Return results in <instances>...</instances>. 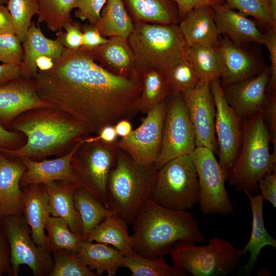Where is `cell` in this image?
<instances>
[{
  "instance_id": "8992f818",
  "label": "cell",
  "mask_w": 276,
  "mask_h": 276,
  "mask_svg": "<svg viewBox=\"0 0 276 276\" xmlns=\"http://www.w3.org/2000/svg\"><path fill=\"white\" fill-rule=\"evenodd\" d=\"M128 40L139 74L148 69L164 73L190 59L189 47L178 25L135 22Z\"/></svg>"
},
{
  "instance_id": "7bdbcfd3",
  "label": "cell",
  "mask_w": 276,
  "mask_h": 276,
  "mask_svg": "<svg viewBox=\"0 0 276 276\" xmlns=\"http://www.w3.org/2000/svg\"><path fill=\"white\" fill-rule=\"evenodd\" d=\"M106 0H76L74 5L75 16L81 20H87L94 25L99 20Z\"/></svg>"
},
{
  "instance_id": "484cf974",
  "label": "cell",
  "mask_w": 276,
  "mask_h": 276,
  "mask_svg": "<svg viewBox=\"0 0 276 276\" xmlns=\"http://www.w3.org/2000/svg\"><path fill=\"white\" fill-rule=\"evenodd\" d=\"M217 51L221 65L222 81L226 85L257 75L256 61L228 38L219 41Z\"/></svg>"
},
{
  "instance_id": "1f68e13d",
  "label": "cell",
  "mask_w": 276,
  "mask_h": 276,
  "mask_svg": "<svg viewBox=\"0 0 276 276\" xmlns=\"http://www.w3.org/2000/svg\"><path fill=\"white\" fill-rule=\"evenodd\" d=\"M139 74L141 90L138 101V110L146 114L156 105L165 101L172 91L163 72L148 69Z\"/></svg>"
},
{
  "instance_id": "f907efd6",
  "label": "cell",
  "mask_w": 276,
  "mask_h": 276,
  "mask_svg": "<svg viewBox=\"0 0 276 276\" xmlns=\"http://www.w3.org/2000/svg\"><path fill=\"white\" fill-rule=\"evenodd\" d=\"M176 4L180 20L192 9L204 5L213 6L224 4V0H173Z\"/></svg>"
},
{
  "instance_id": "4fadbf2b",
  "label": "cell",
  "mask_w": 276,
  "mask_h": 276,
  "mask_svg": "<svg viewBox=\"0 0 276 276\" xmlns=\"http://www.w3.org/2000/svg\"><path fill=\"white\" fill-rule=\"evenodd\" d=\"M216 113L215 130L219 151V163L227 178L240 149L242 121L227 103L219 79L210 82Z\"/></svg>"
},
{
  "instance_id": "44dd1931",
  "label": "cell",
  "mask_w": 276,
  "mask_h": 276,
  "mask_svg": "<svg viewBox=\"0 0 276 276\" xmlns=\"http://www.w3.org/2000/svg\"><path fill=\"white\" fill-rule=\"evenodd\" d=\"M88 51L96 62L112 74L130 77L138 73L128 38L111 37L105 43Z\"/></svg>"
},
{
  "instance_id": "7a4b0ae2",
  "label": "cell",
  "mask_w": 276,
  "mask_h": 276,
  "mask_svg": "<svg viewBox=\"0 0 276 276\" xmlns=\"http://www.w3.org/2000/svg\"><path fill=\"white\" fill-rule=\"evenodd\" d=\"M132 224L133 250L145 257L169 254L173 245L179 241L199 244L206 240L188 211L170 209L151 199L143 205Z\"/></svg>"
},
{
  "instance_id": "d4e9b609",
  "label": "cell",
  "mask_w": 276,
  "mask_h": 276,
  "mask_svg": "<svg viewBox=\"0 0 276 276\" xmlns=\"http://www.w3.org/2000/svg\"><path fill=\"white\" fill-rule=\"evenodd\" d=\"M41 185L48 196L50 215L62 219L74 233L83 237L81 219L74 200V193L79 185L60 180Z\"/></svg>"
},
{
  "instance_id": "e575fe53",
  "label": "cell",
  "mask_w": 276,
  "mask_h": 276,
  "mask_svg": "<svg viewBox=\"0 0 276 276\" xmlns=\"http://www.w3.org/2000/svg\"><path fill=\"white\" fill-rule=\"evenodd\" d=\"M39 6L38 22L44 23L52 32L61 31L72 22L71 13L76 0H37Z\"/></svg>"
},
{
  "instance_id": "4dcf8cb0",
  "label": "cell",
  "mask_w": 276,
  "mask_h": 276,
  "mask_svg": "<svg viewBox=\"0 0 276 276\" xmlns=\"http://www.w3.org/2000/svg\"><path fill=\"white\" fill-rule=\"evenodd\" d=\"M94 26L104 37L128 38L134 29V23L122 0H106L99 19Z\"/></svg>"
},
{
  "instance_id": "e0dca14e",
  "label": "cell",
  "mask_w": 276,
  "mask_h": 276,
  "mask_svg": "<svg viewBox=\"0 0 276 276\" xmlns=\"http://www.w3.org/2000/svg\"><path fill=\"white\" fill-rule=\"evenodd\" d=\"M53 107L39 96L32 79L20 76L0 85V123L5 128L27 111Z\"/></svg>"
},
{
  "instance_id": "277c9868",
  "label": "cell",
  "mask_w": 276,
  "mask_h": 276,
  "mask_svg": "<svg viewBox=\"0 0 276 276\" xmlns=\"http://www.w3.org/2000/svg\"><path fill=\"white\" fill-rule=\"evenodd\" d=\"M270 142L261 112L242 121L240 149L227 178L237 191L255 195L259 181L276 169V152L270 153Z\"/></svg>"
},
{
  "instance_id": "ac0fdd59",
  "label": "cell",
  "mask_w": 276,
  "mask_h": 276,
  "mask_svg": "<svg viewBox=\"0 0 276 276\" xmlns=\"http://www.w3.org/2000/svg\"><path fill=\"white\" fill-rule=\"evenodd\" d=\"M83 142V139L81 138L68 152L55 159L36 161L28 157L20 158L26 167V170L20 178L21 187L58 180L77 184L71 161Z\"/></svg>"
},
{
  "instance_id": "681fc988",
  "label": "cell",
  "mask_w": 276,
  "mask_h": 276,
  "mask_svg": "<svg viewBox=\"0 0 276 276\" xmlns=\"http://www.w3.org/2000/svg\"><path fill=\"white\" fill-rule=\"evenodd\" d=\"M6 273L11 275L10 251L0 218V276Z\"/></svg>"
},
{
  "instance_id": "f5cc1de1",
  "label": "cell",
  "mask_w": 276,
  "mask_h": 276,
  "mask_svg": "<svg viewBox=\"0 0 276 276\" xmlns=\"http://www.w3.org/2000/svg\"><path fill=\"white\" fill-rule=\"evenodd\" d=\"M20 76V64H0V85H4Z\"/></svg>"
},
{
  "instance_id": "30bf717a",
  "label": "cell",
  "mask_w": 276,
  "mask_h": 276,
  "mask_svg": "<svg viewBox=\"0 0 276 276\" xmlns=\"http://www.w3.org/2000/svg\"><path fill=\"white\" fill-rule=\"evenodd\" d=\"M2 225L10 248L11 275H18L20 266L26 265L34 276H49L54 265L52 252L35 243L22 214L2 218Z\"/></svg>"
},
{
  "instance_id": "3957f363",
  "label": "cell",
  "mask_w": 276,
  "mask_h": 276,
  "mask_svg": "<svg viewBox=\"0 0 276 276\" xmlns=\"http://www.w3.org/2000/svg\"><path fill=\"white\" fill-rule=\"evenodd\" d=\"M10 126L15 131L24 133L27 142L17 148L0 149V152L17 158H41L57 154L90 132L66 113L54 107L27 111L16 118Z\"/></svg>"
},
{
  "instance_id": "11a10c76",
  "label": "cell",
  "mask_w": 276,
  "mask_h": 276,
  "mask_svg": "<svg viewBox=\"0 0 276 276\" xmlns=\"http://www.w3.org/2000/svg\"><path fill=\"white\" fill-rule=\"evenodd\" d=\"M6 33L15 34V31L7 7L0 4V34Z\"/></svg>"
},
{
  "instance_id": "9f6ffc18",
  "label": "cell",
  "mask_w": 276,
  "mask_h": 276,
  "mask_svg": "<svg viewBox=\"0 0 276 276\" xmlns=\"http://www.w3.org/2000/svg\"><path fill=\"white\" fill-rule=\"evenodd\" d=\"M114 127L117 135L122 137H126L132 130L130 122L126 119L118 122Z\"/></svg>"
},
{
  "instance_id": "5b68a950",
  "label": "cell",
  "mask_w": 276,
  "mask_h": 276,
  "mask_svg": "<svg viewBox=\"0 0 276 276\" xmlns=\"http://www.w3.org/2000/svg\"><path fill=\"white\" fill-rule=\"evenodd\" d=\"M155 171L154 165L139 164L118 148L108 179V204L127 224L150 199Z\"/></svg>"
},
{
  "instance_id": "6da1fadb",
  "label": "cell",
  "mask_w": 276,
  "mask_h": 276,
  "mask_svg": "<svg viewBox=\"0 0 276 276\" xmlns=\"http://www.w3.org/2000/svg\"><path fill=\"white\" fill-rule=\"evenodd\" d=\"M40 98L68 115L90 132L130 120L138 112L141 90L139 73L112 74L82 48L65 49L53 66L37 70L32 78Z\"/></svg>"
},
{
  "instance_id": "60d3db41",
  "label": "cell",
  "mask_w": 276,
  "mask_h": 276,
  "mask_svg": "<svg viewBox=\"0 0 276 276\" xmlns=\"http://www.w3.org/2000/svg\"><path fill=\"white\" fill-rule=\"evenodd\" d=\"M225 5L231 9H237L244 15L255 17L269 28L276 27L274 20L263 0H224Z\"/></svg>"
},
{
  "instance_id": "8fae6325",
  "label": "cell",
  "mask_w": 276,
  "mask_h": 276,
  "mask_svg": "<svg viewBox=\"0 0 276 276\" xmlns=\"http://www.w3.org/2000/svg\"><path fill=\"white\" fill-rule=\"evenodd\" d=\"M190 155L198 180L200 211L208 215L232 214L234 206L225 186L227 176L214 152L205 147H196Z\"/></svg>"
},
{
  "instance_id": "4316f807",
  "label": "cell",
  "mask_w": 276,
  "mask_h": 276,
  "mask_svg": "<svg viewBox=\"0 0 276 276\" xmlns=\"http://www.w3.org/2000/svg\"><path fill=\"white\" fill-rule=\"evenodd\" d=\"M250 201L252 212L251 235L249 240L241 249L243 255L249 252L250 257L247 262L241 267L242 274H250L258 262V256L261 249L266 246L276 248V241L266 230L263 216L264 199L261 194L247 196Z\"/></svg>"
},
{
  "instance_id": "c3c4849f",
  "label": "cell",
  "mask_w": 276,
  "mask_h": 276,
  "mask_svg": "<svg viewBox=\"0 0 276 276\" xmlns=\"http://www.w3.org/2000/svg\"><path fill=\"white\" fill-rule=\"evenodd\" d=\"M83 35V41L81 48L86 50L94 49L108 40L102 36L94 25H85L81 29Z\"/></svg>"
},
{
  "instance_id": "bcb514c9",
  "label": "cell",
  "mask_w": 276,
  "mask_h": 276,
  "mask_svg": "<svg viewBox=\"0 0 276 276\" xmlns=\"http://www.w3.org/2000/svg\"><path fill=\"white\" fill-rule=\"evenodd\" d=\"M267 98L261 113L268 130L270 142L276 151V97L275 93H268Z\"/></svg>"
},
{
  "instance_id": "8d00e7d4",
  "label": "cell",
  "mask_w": 276,
  "mask_h": 276,
  "mask_svg": "<svg viewBox=\"0 0 276 276\" xmlns=\"http://www.w3.org/2000/svg\"><path fill=\"white\" fill-rule=\"evenodd\" d=\"M189 54L200 81L211 82L220 78L221 65L217 48L194 45L189 48Z\"/></svg>"
},
{
  "instance_id": "83f0119b",
  "label": "cell",
  "mask_w": 276,
  "mask_h": 276,
  "mask_svg": "<svg viewBox=\"0 0 276 276\" xmlns=\"http://www.w3.org/2000/svg\"><path fill=\"white\" fill-rule=\"evenodd\" d=\"M133 23L178 25L180 21L173 0H122Z\"/></svg>"
},
{
  "instance_id": "680465c9",
  "label": "cell",
  "mask_w": 276,
  "mask_h": 276,
  "mask_svg": "<svg viewBox=\"0 0 276 276\" xmlns=\"http://www.w3.org/2000/svg\"><path fill=\"white\" fill-rule=\"evenodd\" d=\"M274 20L276 21V0H263Z\"/></svg>"
},
{
  "instance_id": "5bb4252c",
  "label": "cell",
  "mask_w": 276,
  "mask_h": 276,
  "mask_svg": "<svg viewBox=\"0 0 276 276\" xmlns=\"http://www.w3.org/2000/svg\"><path fill=\"white\" fill-rule=\"evenodd\" d=\"M165 114L164 101L146 114L139 127L117 142L118 148L139 164L154 165L161 150Z\"/></svg>"
},
{
  "instance_id": "ee69618b",
  "label": "cell",
  "mask_w": 276,
  "mask_h": 276,
  "mask_svg": "<svg viewBox=\"0 0 276 276\" xmlns=\"http://www.w3.org/2000/svg\"><path fill=\"white\" fill-rule=\"evenodd\" d=\"M62 30L56 32L63 46L67 49L77 50L81 47L83 41V35L81 28L77 22L67 24Z\"/></svg>"
},
{
  "instance_id": "f1b7e54d",
  "label": "cell",
  "mask_w": 276,
  "mask_h": 276,
  "mask_svg": "<svg viewBox=\"0 0 276 276\" xmlns=\"http://www.w3.org/2000/svg\"><path fill=\"white\" fill-rule=\"evenodd\" d=\"M77 255L81 262L91 270H96L97 275L106 272L108 276L115 275L122 267L125 256L120 250L108 244L93 243L85 240L82 242Z\"/></svg>"
},
{
  "instance_id": "2e32d148",
  "label": "cell",
  "mask_w": 276,
  "mask_h": 276,
  "mask_svg": "<svg viewBox=\"0 0 276 276\" xmlns=\"http://www.w3.org/2000/svg\"><path fill=\"white\" fill-rule=\"evenodd\" d=\"M270 68L248 79L226 85L225 99L241 120L262 111L267 98Z\"/></svg>"
},
{
  "instance_id": "7dc6e473",
  "label": "cell",
  "mask_w": 276,
  "mask_h": 276,
  "mask_svg": "<svg viewBox=\"0 0 276 276\" xmlns=\"http://www.w3.org/2000/svg\"><path fill=\"white\" fill-rule=\"evenodd\" d=\"M258 188L264 200L276 208V169L262 178L258 183Z\"/></svg>"
},
{
  "instance_id": "d6a6232c",
  "label": "cell",
  "mask_w": 276,
  "mask_h": 276,
  "mask_svg": "<svg viewBox=\"0 0 276 276\" xmlns=\"http://www.w3.org/2000/svg\"><path fill=\"white\" fill-rule=\"evenodd\" d=\"M75 206L82 223L84 239L91 232L113 212L106 206L89 191L78 186L74 193Z\"/></svg>"
},
{
  "instance_id": "f6af8a7d",
  "label": "cell",
  "mask_w": 276,
  "mask_h": 276,
  "mask_svg": "<svg viewBox=\"0 0 276 276\" xmlns=\"http://www.w3.org/2000/svg\"><path fill=\"white\" fill-rule=\"evenodd\" d=\"M263 44L267 48L271 62L270 78L268 85L267 92L275 93L276 89V27L269 28L264 34Z\"/></svg>"
},
{
  "instance_id": "603a6c76",
  "label": "cell",
  "mask_w": 276,
  "mask_h": 276,
  "mask_svg": "<svg viewBox=\"0 0 276 276\" xmlns=\"http://www.w3.org/2000/svg\"><path fill=\"white\" fill-rule=\"evenodd\" d=\"M21 43L23 58L20 64V76L27 79H32L36 73L38 68L36 60L38 57L46 56L55 61L65 49L58 37L55 39L46 37L34 21L31 22Z\"/></svg>"
},
{
  "instance_id": "74e56055",
  "label": "cell",
  "mask_w": 276,
  "mask_h": 276,
  "mask_svg": "<svg viewBox=\"0 0 276 276\" xmlns=\"http://www.w3.org/2000/svg\"><path fill=\"white\" fill-rule=\"evenodd\" d=\"M54 265L49 276H96L78 258L77 252L59 249L52 251Z\"/></svg>"
},
{
  "instance_id": "816d5d0a",
  "label": "cell",
  "mask_w": 276,
  "mask_h": 276,
  "mask_svg": "<svg viewBox=\"0 0 276 276\" xmlns=\"http://www.w3.org/2000/svg\"><path fill=\"white\" fill-rule=\"evenodd\" d=\"M21 137L17 131L7 129L0 123V149H13L20 146Z\"/></svg>"
},
{
  "instance_id": "d6986e66",
  "label": "cell",
  "mask_w": 276,
  "mask_h": 276,
  "mask_svg": "<svg viewBox=\"0 0 276 276\" xmlns=\"http://www.w3.org/2000/svg\"><path fill=\"white\" fill-rule=\"evenodd\" d=\"M25 170L21 159L0 152V218L22 214L23 191L20 181Z\"/></svg>"
},
{
  "instance_id": "f546056e",
  "label": "cell",
  "mask_w": 276,
  "mask_h": 276,
  "mask_svg": "<svg viewBox=\"0 0 276 276\" xmlns=\"http://www.w3.org/2000/svg\"><path fill=\"white\" fill-rule=\"evenodd\" d=\"M85 240L112 245L125 257L130 256L134 252L127 223L114 213L97 225Z\"/></svg>"
},
{
  "instance_id": "ba28073f",
  "label": "cell",
  "mask_w": 276,
  "mask_h": 276,
  "mask_svg": "<svg viewBox=\"0 0 276 276\" xmlns=\"http://www.w3.org/2000/svg\"><path fill=\"white\" fill-rule=\"evenodd\" d=\"M150 199L177 211H188L198 202V180L190 154L175 157L156 170Z\"/></svg>"
},
{
  "instance_id": "d590c367",
  "label": "cell",
  "mask_w": 276,
  "mask_h": 276,
  "mask_svg": "<svg viewBox=\"0 0 276 276\" xmlns=\"http://www.w3.org/2000/svg\"><path fill=\"white\" fill-rule=\"evenodd\" d=\"M45 229L48 232V247L51 252L59 249L77 252L85 240L83 237L74 233L67 223L59 217L50 215L47 220Z\"/></svg>"
},
{
  "instance_id": "9c48e42d",
  "label": "cell",
  "mask_w": 276,
  "mask_h": 276,
  "mask_svg": "<svg viewBox=\"0 0 276 276\" xmlns=\"http://www.w3.org/2000/svg\"><path fill=\"white\" fill-rule=\"evenodd\" d=\"M118 150L117 141L107 143L83 141L71 161L77 184L108 209L107 182Z\"/></svg>"
},
{
  "instance_id": "7402d4cb",
  "label": "cell",
  "mask_w": 276,
  "mask_h": 276,
  "mask_svg": "<svg viewBox=\"0 0 276 276\" xmlns=\"http://www.w3.org/2000/svg\"><path fill=\"white\" fill-rule=\"evenodd\" d=\"M212 7L219 34L225 35L238 45L248 42L263 44L264 34L252 20L225 4Z\"/></svg>"
},
{
  "instance_id": "cb8c5ba5",
  "label": "cell",
  "mask_w": 276,
  "mask_h": 276,
  "mask_svg": "<svg viewBox=\"0 0 276 276\" xmlns=\"http://www.w3.org/2000/svg\"><path fill=\"white\" fill-rule=\"evenodd\" d=\"M22 187V214L31 229L32 238L37 245L49 249L45 233V225L50 216L48 196L41 185Z\"/></svg>"
},
{
  "instance_id": "91938a15",
  "label": "cell",
  "mask_w": 276,
  "mask_h": 276,
  "mask_svg": "<svg viewBox=\"0 0 276 276\" xmlns=\"http://www.w3.org/2000/svg\"><path fill=\"white\" fill-rule=\"evenodd\" d=\"M8 2V0H0V4L4 5L5 4L7 3Z\"/></svg>"
},
{
  "instance_id": "7c38bea8",
  "label": "cell",
  "mask_w": 276,
  "mask_h": 276,
  "mask_svg": "<svg viewBox=\"0 0 276 276\" xmlns=\"http://www.w3.org/2000/svg\"><path fill=\"white\" fill-rule=\"evenodd\" d=\"M165 102L161 150L154 165L156 170L175 157L191 154L196 148L193 129L182 95L171 93Z\"/></svg>"
},
{
  "instance_id": "9a60e30c",
  "label": "cell",
  "mask_w": 276,
  "mask_h": 276,
  "mask_svg": "<svg viewBox=\"0 0 276 276\" xmlns=\"http://www.w3.org/2000/svg\"><path fill=\"white\" fill-rule=\"evenodd\" d=\"M182 97L193 127L196 147H205L216 152V108L210 82L199 81Z\"/></svg>"
},
{
  "instance_id": "ab89813d",
  "label": "cell",
  "mask_w": 276,
  "mask_h": 276,
  "mask_svg": "<svg viewBox=\"0 0 276 276\" xmlns=\"http://www.w3.org/2000/svg\"><path fill=\"white\" fill-rule=\"evenodd\" d=\"M164 73L172 93L183 95L193 89L200 81L190 59L177 64Z\"/></svg>"
},
{
  "instance_id": "f35d334b",
  "label": "cell",
  "mask_w": 276,
  "mask_h": 276,
  "mask_svg": "<svg viewBox=\"0 0 276 276\" xmlns=\"http://www.w3.org/2000/svg\"><path fill=\"white\" fill-rule=\"evenodd\" d=\"M7 8L11 15L15 35L22 42L33 16L39 13L37 0H8Z\"/></svg>"
},
{
  "instance_id": "b9f144b4",
  "label": "cell",
  "mask_w": 276,
  "mask_h": 276,
  "mask_svg": "<svg viewBox=\"0 0 276 276\" xmlns=\"http://www.w3.org/2000/svg\"><path fill=\"white\" fill-rule=\"evenodd\" d=\"M21 43L15 34H0V62L20 64L23 58Z\"/></svg>"
},
{
  "instance_id": "836d02e7",
  "label": "cell",
  "mask_w": 276,
  "mask_h": 276,
  "mask_svg": "<svg viewBox=\"0 0 276 276\" xmlns=\"http://www.w3.org/2000/svg\"><path fill=\"white\" fill-rule=\"evenodd\" d=\"M122 267H126L132 276H185L187 273L170 266L164 256L147 258L134 252L125 257Z\"/></svg>"
},
{
  "instance_id": "db71d44e",
  "label": "cell",
  "mask_w": 276,
  "mask_h": 276,
  "mask_svg": "<svg viewBox=\"0 0 276 276\" xmlns=\"http://www.w3.org/2000/svg\"><path fill=\"white\" fill-rule=\"evenodd\" d=\"M95 136L84 139L85 142L101 141L107 143H113L116 142L117 134L114 125H107L103 127Z\"/></svg>"
},
{
  "instance_id": "52a82bcc",
  "label": "cell",
  "mask_w": 276,
  "mask_h": 276,
  "mask_svg": "<svg viewBox=\"0 0 276 276\" xmlns=\"http://www.w3.org/2000/svg\"><path fill=\"white\" fill-rule=\"evenodd\" d=\"M172 266L193 276H220L232 273L243 255L228 240L212 237L208 244L179 241L170 253Z\"/></svg>"
},
{
  "instance_id": "6f0895ef",
  "label": "cell",
  "mask_w": 276,
  "mask_h": 276,
  "mask_svg": "<svg viewBox=\"0 0 276 276\" xmlns=\"http://www.w3.org/2000/svg\"><path fill=\"white\" fill-rule=\"evenodd\" d=\"M54 63V60L46 56H40L36 60L37 67L40 71H43L51 69L53 66Z\"/></svg>"
},
{
  "instance_id": "ffe728a7",
  "label": "cell",
  "mask_w": 276,
  "mask_h": 276,
  "mask_svg": "<svg viewBox=\"0 0 276 276\" xmlns=\"http://www.w3.org/2000/svg\"><path fill=\"white\" fill-rule=\"evenodd\" d=\"M178 25L189 48L194 45L218 47L219 34L212 6L204 5L192 9L185 15Z\"/></svg>"
}]
</instances>
